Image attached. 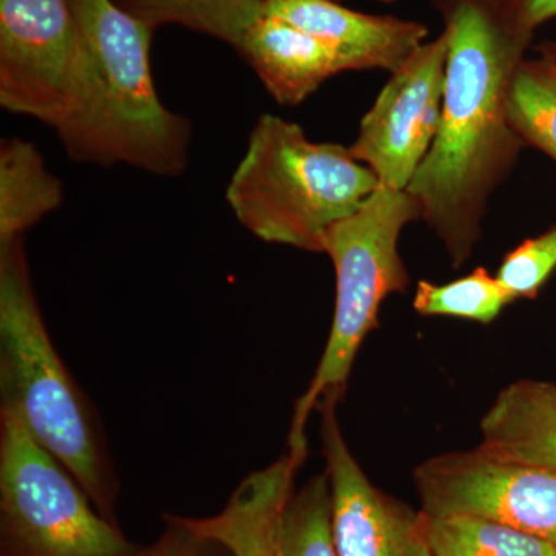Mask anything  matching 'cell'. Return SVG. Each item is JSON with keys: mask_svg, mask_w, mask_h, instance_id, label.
Returning <instances> with one entry per match:
<instances>
[{"mask_svg": "<svg viewBox=\"0 0 556 556\" xmlns=\"http://www.w3.org/2000/svg\"><path fill=\"white\" fill-rule=\"evenodd\" d=\"M155 30L177 24L225 40L240 50L249 28L265 14V0H112Z\"/></svg>", "mask_w": 556, "mask_h": 556, "instance_id": "2e32d148", "label": "cell"}, {"mask_svg": "<svg viewBox=\"0 0 556 556\" xmlns=\"http://www.w3.org/2000/svg\"><path fill=\"white\" fill-rule=\"evenodd\" d=\"M83 51L67 113L54 127L70 159L126 164L161 177L185 170L192 129L161 102L150 70L152 28L112 0H70Z\"/></svg>", "mask_w": 556, "mask_h": 556, "instance_id": "7a4b0ae2", "label": "cell"}, {"mask_svg": "<svg viewBox=\"0 0 556 556\" xmlns=\"http://www.w3.org/2000/svg\"><path fill=\"white\" fill-rule=\"evenodd\" d=\"M265 14L334 47L348 72L380 68L393 73L428 36L420 22L357 13L334 0H265Z\"/></svg>", "mask_w": 556, "mask_h": 556, "instance_id": "8fae6325", "label": "cell"}, {"mask_svg": "<svg viewBox=\"0 0 556 556\" xmlns=\"http://www.w3.org/2000/svg\"><path fill=\"white\" fill-rule=\"evenodd\" d=\"M16 413L0 408V556H139Z\"/></svg>", "mask_w": 556, "mask_h": 556, "instance_id": "8992f818", "label": "cell"}, {"mask_svg": "<svg viewBox=\"0 0 556 556\" xmlns=\"http://www.w3.org/2000/svg\"><path fill=\"white\" fill-rule=\"evenodd\" d=\"M239 51L281 105L302 104L325 80L348 72L334 47L268 14L249 28Z\"/></svg>", "mask_w": 556, "mask_h": 556, "instance_id": "4fadbf2b", "label": "cell"}, {"mask_svg": "<svg viewBox=\"0 0 556 556\" xmlns=\"http://www.w3.org/2000/svg\"><path fill=\"white\" fill-rule=\"evenodd\" d=\"M448 42L442 31L424 42L391 78L361 121L350 146L358 163L378 177L380 186L407 190L441 126Z\"/></svg>", "mask_w": 556, "mask_h": 556, "instance_id": "9c48e42d", "label": "cell"}, {"mask_svg": "<svg viewBox=\"0 0 556 556\" xmlns=\"http://www.w3.org/2000/svg\"><path fill=\"white\" fill-rule=\"evenodd\" d=\"M556 269V226L526 240L504 258L496 278L510 299H533Z\"/></svg>", "mask_w": 556, "mask_h": 556, "instance_id": "44dd1931", "label": "cell"}, {"mask_svg": "<svg viewBox=\"0 0 556 556\" xmlns=\"http://www.w3.org/2000/svg\"><path fill=\"white\" fill-rule=\"evenodd\" d=\"M166 530L139 556H233L218 541L200 535L177 515H164Z\"/></svg>", "mask_w": 556, "mask_h": 556, "instance_id": "7402d4cb", "label": "cell"}, {"mask_svg": "<svg viewBox=\"0 0 556 556\" xmlns=\"http://www.w3.org/2000/svg\"><path fill=\"white\" fill-rule=\"evenodd\" d=\"M378 2L391 3V2H394V0H378Z\"/></svg>", "mask_w": 556, "mask_h": 556, "instance_id": "d4e9b609", "label": "cell"}, {"mask_svg": "<svg viewBox=\"0 0 556 556\" xmlns=\"http://www.w3.org/2000/svg\"><path fill=\"white\" fill-rule=\"evenodd\" d=\"M420 510L477 515L556 547V473L496 459L475 448L427 459L415 470Z\"/></svg>", "mask_w": 556, "mask_h": 556, "instance_id": "ba28073f", "label": "cell"}, {"mask_svg": "<svg viewBox=\"0 0 556 556\" xmlns=\"http://www.w3.org/2000/svg\"><path fill=\"white\" fill-rule=\"evenodd\" d=\"M434 556H556V547L495 519L477 515L434 517L420 510Z\"/></svg>", "mask_w": 556, "mask_h": 556, "instance_id": "e0dca14e", "label": "cell"}, {"mask_svg": "<svg viewBox=\"0 0 556 556\" xmlns=\"http://www.w3.org/2000/svg\"><path fill=\"white\" fill-rule=\"evenodd\" d=\"M276 556H338L327 473L311 478L289 496L278 526Z\"/></svg>", "mask_w": 556, "mask_h": 556, "instance_id": "d6986e66", "label": "cell"}, {"mask_svg": "<svg viewBox=\"0 0 556 556\" xmlns=\"http://www.w3.org/2000/svg\"><path fill=\"white\" fill-rule=\"evenodd\" d=\"M0 408L16 413L67 468L102 517L118 525L119 481L100 419L51 342L24 239L0 247Z\"/></svg>", "mask_w": 556, "mask_h": 556, "instance_id": "3957f363", "label": "cell"}, {"mask_svg": "<svg viewBox=\"0 0 556 556\" xmlns=\"http://www.w3.org/2000/svg\"><path fill=\"white\" fill-rule=\"evenodd\" d=\"M380 186L350 148L314 142L299 124L262 115L226 199L237 219L268 243L324 252L327 230Z\"/></svg>", "mask_w": 556, "mask_h": 556, "instance_id": "277c9868", "label": "cell"}, {"mask_svg": "<svg viewBox=\"0 0 556 556\" xmlns=\"http://www.w3.org/2000/svg\"><path fill=\"white\" fill-rule=\"evenodd\" d=\"M540 51L541 56H546L556 64V43H546V46L541 47Z\"/></svg>", "mask_w": 556, "mask_h": 556, "instance_id": "cb8c5ba5", "label": "cell"}, {"mask_svg": "<svg viewBox=\"0 0 556 556\" xmlns=\"http://www.w3.org/2000/svg\"><path fill=\"white\" fill-rule=\"evenodd\" d=\"M64 192L35 144L21 138L0 144V247L24 239L40 219L56 211Z\"/></svg>", "mask_w": 556, "mask_h": 556, "instance_id": "9a60e30c", "label": "cell"}, {"mask_svg": "<svg viewBox=\"0 0 556 556\" xmlns=\"http://www.w3.org/2000/svg\"><path fill=\"white\" fill-rule=\"evenodd\" d=\"M305 457L288 452L276 463L249 475L219 514L181 518L200 535L223 544L233 556H276L278 526Z\"/></svg>", "mask_w": 556, "mask_h": 556, "instance_id": "7c38bea8", "label": "cell"}, {"mask_svg": "<svg viewBox=\"0 0 556 556\" xmlns=\"http://www.w3.org/2000/svg\"><path fill=\"white\" fill-rule=\"evenodd\" d=\"M506 2L518 24L530 33L556 17V0H506Z\"/></svg>", "mask_w": 556, "mask_h": 556, "instance_id": "603a6c76", "label": "cell"}, {"mask_svg": "<svg viewBox=\"0 0 556 556\" xmlns=\"http://www.w3.org/2000/svg\"><path fill=\"white\" fill-rule=\"evenodd\" d=\"M510 303L496 276L484 268L445 285L419 281L413 300L416 313L422 316L459 317L479 324L495 320Z\"/></svg>", "mask_w": 556, "mask_h": 556, "instance_id": "ffe728a7", "label": "cell"}, {"mask_svg": "<svg viewBox=\"0 0 556 556\" xmlns=\"http://www.w3.org/2000/svg\"><path fill=\"white\" fill-rule=\"evenodd\" d=\"M338 404L318 405L338 556H434L420 510L387 495L358 466L339 426Z\"/></svg>", "mask_w": 556, "mask_h": 556, "instance_id": "30bf717a", "label": "cell"}, {"mask_svg": "<svg viewBox=\"0 0 556 556\" xmlns=\"http://www.w3.org/2000/svg\"><path fill=\"white\" fill-rule=\"evenodd\" d=\"M438 2L448 42L441 126L407 190L459 268L481 237L490 197L526 146L508 123L507 90L533 33L506 0Z\"/></svg>", "mask_w": 556, "mask_h": 556, "instance_id": "6da1fadb", "label": "cell"}, {"mask_svg": "<svg viewBox=\"0 0 556 556\" xmlns=\"http://www.w3.org/2000/svg\"><path fill=\"white\" fill-rule=\"evenodd\" d=\"M83 51L70 0H0V104L56 127Z\"/></svg>", "mask_w": 556, "mask_h": 556, "instance_id": "52a82bcc", "label": "cell"}, {"mask_svg": "<svg viewBox=\"0 0 556 556\" xmlns=\"http://www.w3.org/2000/svg\"><path fill=\"white\" fill-rule=\"evenodd\" d=\"M422 222L419 201L408 190L379 186L350 217L324 237L336 269V309L327 348L308 390L295 404L289 452L308 455L306 424L321 402H340L362 343L378 328L383 300L408 289L399 239L409 223Z\"/></svg>", "mask_w": 556, "mask_h": 556, "instance_id": "5b68a950", "label": "cell"}, {"mask_svg": "<svg viewBox=\"0 0 556 556\" xmlns=\"http://www.w3.org/2000/svg\"><path fill=\"white\" fill-rule=\"evenodd\" d=\"M481 433L485 455L556 473V386L519 380L504 388Z\"/></svg>", "mask_w": 556, "mask_h": 556, "instance_id": "5bb4252c", "label": "cell"}, {"mask_svg": "<svg viewBox=\"0 0 556 556\" xmlns=\"http://www.w3.org/2000/svg\"><path fill=\"white\" fill-rule=\"evenodd\" d=\"M507 116L525 144L556 161V64L546 56L519 62L507 90Z\"/></svg>", "mask_w": 556, "mask_h": 556, "instance_id": "ac0fdd59", "label": "cell"}]
</instances>
